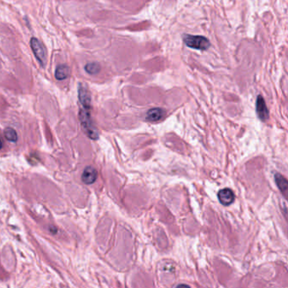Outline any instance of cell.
Listing matches in <instances>:
<instances>
[{"mask_svg":"<svg viewBox=\"0 0 288 288\" xmlns=\"http://www.w3.org/2000/svg\"><path fill=\"white\" fill-rule=\"evenodd\" d=\"M79 120L81 123L82 128H83L84 131L86 133V135L92 140L98 139L99 135H98V130L93 125L92 121L90 119L89 109H84L80 110L79 112Z\"/></svg>","mask_w":288,"mask_h":288,"instance_id":"6da1fadb","label":"cell"},{"mask_svg":"<svg viewBox=\"0 0 288 288\" xmlns=\"http://www.w3.org/2000/svg\"><path fill=\"white\" fill-rule=\"evenodd\" d=\"M183 41L185 44L189 48L197 49V50H207L211 46L209 40L207 37L201 36H191V35H185L183 37Z\"/></svg>","mask_w":288,"mask_h":288,"instance_id":"7a4b0ae2","label":"cell"},{"mask_svg":"<svg viewBox=\"0 0 288 288\" xmlns=\"http://www.w3.org/2000/svg\"><path fill=\"white\" fill-rule=\"evenodd\" d=\"M31 48L34 53L35 57L37 60L39 61L40 64L44 66L47 62V55H46L45 48L43 47V43H41L36 37H32L31 39Z\"/></svg>","mask_w":288,"mask_h":288,"instance_id":"3957f363","label":"cell"},{"mask_svg":"<svg viewBox=\"0 0 288 288\" xmlns=\"http://www.w3.org/2000/svg\"><path fill=\"white\" fill-rule=\"evenodd\" d=\"M217 196H218L220 203L226 207L232 205L235 200L234 193L231 190L230 188H223L222 190H220Z\"/></svg>","mask_w":288,"mask_h":288,"instance_id":"277c9868","label":"cell"},{"mask_svg":"<svg viewBox=\"0 0 288 288\" xmlns=\"http://www.w3.org/2000/svg\"><path fill=\"white\" fill-rule=\"evenodd\" d=\"M256 112L257 115L261 121L265 122L269 119V111L267 109L264 98H262L261 95H259L257 99Z\"/></svg>","mask_w":288,"mask_h":288,"instance_id":"5b68a950","label":"cell"},{"mask_svg":"<svg viewBox=\"0 0 288 288\" xmlns=\"http://www.w3.org/2000/svg\"><path fill=\"white\" fill-rule=\"evenodd\" d=\"M78 95H79V102L82 104V106L84 107V109H90V95L87 88L83 85H79Z\"/></svg>","mask_w":288,"mask_h":288,"instance_id":"8992f818","label":"cell"},{"mask_svg":"<svg viewBox=\"0 0 288 288\" xmlns=\"http://www.w3.org/2000/svg\"><path fill=\"white\" fill-rule=\"evenodd\" d=\"M98 178V172L93 167H87L82 173V182L85 184H92Z\"/></svg>","mask_w":288,"mask_h":288,"instance_id":"52a82bcc","label":"cell"},{"mask_svg":"<svg viewBox=\"0 0 288 288\" xmlns=\"http://www.w3.org/2000/svg\"><path fill=\"white\" fill-rule=\"evenodd\" d=\"M165 115V112L161 109H152L146 114V120L150 122H157L161 120Z\"/></svg>","mask_w":288,"mask_h":288,"instance_id":"ba28073f","label":"cell"},{"mask_svg":"<svg viewBox=\"0 0 288 288\" xmlns=\"http://www.w3.org/2000/svg\"><path fill=\"white\" fill-rule=\"evenodd\" d=\"M69 74H70V69L66 64H60L56 68L55 78L58 80L67 79L69 76Z\"/></svg>","mask_w":288,"mask_h":288,"instance_id":"9c48e42d","label":"cell"},{"mask_svg":"<svg viewBox=\"0 0 288 288\" xmlns=\"http://www.w3.org/2000/svg\"><path fill=\"white\" fill-rule=\"evenodd\" d=\"M275 180L278 188L280 189V192L282 193L283 196L285 197L286 193H287V181H286L285 177H283L282 175L279 174V173H275Z\"/></svg>","mask_w":288,"mask_h":288,"instance_id":"30bf717a","label":"cell"},{"mask_svg":"<svg viewBox=\"0 0 288 288\" xmlns=\"http://www.w3.org/2000/svg\"><path fill=\"white\" fill-rule=\"evenodd\" d=\"M101 67L98 63H88L85 66V70L88 74H97L100 72Z\"/></svg>","mask_w":288,"mask_h":288,"instance_id":"8fae6325","label":"cell"},{"mask_svg":"<svg viewBox=\"0 0 288 288\" xmlns=\"http://www.w3.org/2000/svg\"><path fill=\"white\" fill-rule=\"evenodd\" d=\"M5 137L6 138V140H8L11 142H16L17 139H18L16 130L12 129V128L6 129V130H5Z\"/></svg>","mask_w":288,"mask_h":288,"instance_id":"7c38bea8","label":"cell"},{"mask_svg":"<svg viewBox=\"0 0 288 288\" xmlns=\"http://www.w3.org/2000/svg\"><path fill=\"white\" fill-rule=\"evenodd\" d=\"M2 146H3V144H2V141L0 140V149L2 148Z\"/></svg>","mask_w":288,"mask_h":288,"instance_id":"4fadbf2b","label":"cell"}]
</instances>
